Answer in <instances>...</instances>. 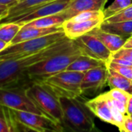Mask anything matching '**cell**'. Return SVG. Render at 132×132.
Instances as JSON below:
<instances>
[{
    "instance_id": "277c9868",
    "label": "cell",
    "mask_w": 132,
    "mask_h": 132,
    "mask_svg": "<svg viewBox=\"0 0 132 132\" xmlns=\"http://www.w3.org/2000/svg\"><path fill=\"white\" fill-rule=\"evenodd\" d=\"M85 72L65 70L39 81L57 97L79 98L82 96L81 85Z\"/></svg>"
},
{
    "instance_id": "d6a6232c",
    "label": "cell",
    "mask_w": 132,
    "mask_h": 132,
    "mask_svg": "<svg viewBox=\"0 0 132 132\" xmlns=\"http://www.w3.org/2000/svg\"><path fill=\"white\" fill-rule=\"evenodd\" d=\"M123 48H127V49L132 48V36L126 40V41L123 46Z\"/></svg>"
},
{
    "instance_id": "9a60e30c",
    "label": "cell",
    "mask_w": 132,
    "mask_h": 132,
    "mask_svg": "<svg viewBox=\"0 0 132 132\" xmlns=\"http://www.w3.org/2000/svg\"><path fill=\"white\" fill-rule=\"evenodd\" d=\"M51 1L54 0H22L21 2L17 3L10 8L7 16L0 21V23H5L13 18L30 13Z\"/></svg>"
},
{
    "instance_id": "4dcf8cb0",
    "label": "cell",
    "mask_w": 132,
    "mask_h": 132,
    "mask_svg": "<svg viewBox=\"0 0 132 132\" xmlns=\"http://www.w3.org/2000/svg\"><path fill=\"white\" fill-rule=\"evenodd\" d=\"M18 3L17 0H0V4L1 5H5L8 6L10 7L16 5Z\"/></svg>"
},
{
    "instance_id": "30bf717a",
    "label": "cell",
    "mask_w": 132,
    "mask_h": 132,
    "mask_svg": "<svg viewBox=\"0 0 132 132\" xmlns=\"http://www.w3.org/2000/svg\"><path fill=\"white\" fill-rule=\"evenodd\" d=\"M73 41L80 48L82 54L99 59L106 64L111 59L112 52L100 40L90 34H85Z\"/></svg>"
},
{
    "instance_id": "6da1fadb",
    "label": "cell",
    "mask_w": 132,
    "mask_h": 132,
    "mask_svg": "<svg viewBox=\"0 0 132 132\" xmlns=\"http://www.w3.org/2000/svg\"><path fill=\"white\" fill-rule=\"evenodd\" d=\"M73 44L74 41L67 37L34 54L1 61L0 87L32 82L27 73L30 66L67 49Z\"/></svg>"
},
{
    "instance_id": "f1b7e54d",
    "label": "cell",
    "mask_w": 132,
    "mask_h": 132,
    "mask_svg": "<svg viewBox=\"0 0 132 132\" xmlns=\"http://www.w3.org/2000/svg\"><path fill=\"white\" fill-rule=\"evenodd\" d=\"M16 128H17V130H18L19 132H40V131H37L36 130H34V129L29 128L27 127H25V126L19 123L16 121Z\"/></svg>"
},
{
    "instance_id": "44dd1931",
    "label": "cell",
    "mask_w": 132,
    "mask_h": 132,
    "mask_svg": "<svg viewBox=\"0 0 132 132\" xmlns=\"http://www.w3.org/2000/svg\"><path fill=\"white\" fill-rule=\"evenodd\" d=\"M64 21L65 20L64 19V17L61 16V13H59L34 20L24 24V26L37 28H50L54 27H61Z\"/></svg>"
},
{
    "instance_id": "ac0fdd59",
    "label": "cell",
    "mask_w": 132,
    "mask_h": 132,
    "mask_svg": "<svg viewBox=\"0 0 132 132\" xmlns=\"http://www.w3.org/2000/svg\"><path fill=\"white\" fill-rule=\"evenodd\" d=\"M99 67H106V64L104 61L94 58L93 57L81 54L69 66L66 70L86 72L89 70Z\"/></svg>"
},
{
    "instance_id": "ba28073f",
    "label": "cell",
    "mask_w": 132,
    "mask_h": 132,
    "mask_svg": "<svg viewBox=\"0 0 132 132\" xmlns=\"http://www.w3.org/2000/svg\"><path fill=\"white\" fill-rule=\"evenodd\" d=\"M86 105L101 120L122 128L123 119L126 114L120 112L112 103L106 93L100 94L96 97L86 101Z\"/></svg>"
},
{
    "instance_id": "2e32d148",
    "label": "cell",
    "mask_w": 132,
    "mask_h": 132,
    "mask_svg": "<svg viewBox=\"0 0 132 132\" xmlns=\"http://www.w3.org/2000/svg\"><path fill=\"white\" fill-rule=\"evenodd\" d=\"M59 31H63L61 26L50 27V28H37V27H27L23 25L21 30H20V32L13 40L11 44H15L20 42L38 38Z\"/></svg>"
},
{
    "instance_id": "5b68a950",
    "label": "cell",
    "mask_w": 132,
    "mask_h": 132,
    "mask_svg": "<svg viewBox=\"0 0 132 132\" xmlns=\"http://www.w3.org/2000/svg\"><path fill=\"white\" fill-rule=\"evenodd\" d=\"M65 38L67 37L64 31H59L38 38L10 44L0 52V61L34 54Z\"/></svg>"
},
{
    "instance_id": "83f0119b",
    "label": "cell",
    "mask_w": 132,
    "mask_h": 132,
    "mask_svg": "<svg viewBox=\"0 0 132 132\" xmlns=\"http://www.w3.org/2000/svg\"><path fill=\"white\" fill-rule=\"evenodd\" d=\"M122 128L127 130L129 132H132V117L130 115H125Z\"/></svg>"
},
{
    "instance_id": "8992f818",
    "label": "cell",
    "mask_w": 132,
    "mask_h": 132,
    "mask_svg": "<svg viewBox=\"0 0 132 132\" xmlns=\"http://www.w3.org/2000/svg\"><path fill=\"white\" fill-rule=\"evenodd\" d=\"M32 82L0 87V106L11 110L27 111L46 116L27 93V89Z\"/></svg>"
},
{
    "instance_id": "8d00e7d4",
    "label": "cell",
    "mask_w": 132,
    "mask_h": 132,
    "mask_svg": "<svg viewBox=\"0 0 132 132\" xmlns=\"http://www.w3.org/2000/svg\"><path fill=\"white\" fill-rule=\"evenodd\" d=\"M17 1H18V3H19V2H21V1H22V0H17Z\"/></svg>"
},
{
    "instance_id": "d4e9b609",
    "label": "cell",
    "mask_w": 132,
    "mask_h": 132,
    "mask_svg": "<svg viewBox=\"0 0 132 132\" xmlns=\"http://www.w3.org/2000/svg\"><path fill=\"white\" fill-rule=\"evenodd\" d=\"M132 20V4L127 6L126 9L118 13L117 14L106 19L103 22L113 23V22H121V21H131Z\"/></svg>"
},
{
    "instance_id": "7a4b0ae2",
    "label": "cell",
    "mask_w": 132,
    "mask_h": 132,
    "mask_svg": "<svg viewBox=\"0 0 132 132\" xmlns=\"http://www.w3.org/2000/svg\"><path fill=\"white\" fill-rule=\"evenodd\" d=\"M79 98H59L62 109V126L68 132H90L95 125L93 113Z\"/></svg>"
},
{
    "instance_id": "ffe728a7",
    "label": "cell",
    "mask_w": 132,
    "mask_h": 132,
    "mask_svg": "<svg viewBox=\"0 0 132 132\" xmlns=\"http://www.w3.org/2000/svg\"><path fill=\"white\" fill-rule=\"evenodd\" d=\"M108 69L107 85L110 89H119L132 94V79H130L113 69Z\"/></svg>"
},
{
    "instance_id": "9c48e42d",
    "label": "cell",
    "mask_w": 132,
    "mask_h": 132,
    "mask_svg": "<svg viewBox=\"0 0 132 132\" xmlns=\"http://www.w3.org/2000/svg\"><path fill=\"white\" fill-rule=\"evenodd\" d=\"M10 110L16 122L29 128L40 132H66L59 122L49 117L27 111Z\"/></svg>"
},
{
    "instance_id": "d6986e66",
    "label": "cell",
    "mask_w": 132,
    "mask_h": 132,
    "mask_svg": "<svg viewBox=\"0 0 132 132\" xmlns=\"http://www.w3.org/2000/svg\"><path fill=\"white\" fill-rule=\"evenodd\" d=\"M100 27L106 32L120 36L126 39L132 36V20L113 23L103 22Z\"/></svg>"
},
{
    "instance_id": "7402d4cb",
    "label": "cell",
    "mask_w": 132,
    "mask_h": 132,
    "mask_svg": "<svg viewBox=\"0 0 132 132\" xmlns=\"http://www.w3.org/2000/svg\"><path fill=\"white\" fill-rule=\"evenodd\" d=\"M22 27L23 25L16 22L0 23V40L10 45Z\"/></svg>"
},
{
    "instance_id": "e575fe53",
    "label": "cell",
    "mask_w": 132,
    "mask_h": 132,
    "mask_svg": "<svg viewBox=\"0 0 132 132\" xmlns=\"http://www.w3.org/2000/svg\"><path fill=\"white\" fill-rule=\"evenodd\" d=\"M90 132H103V131L100 130L99 128H97V127H96L95 126V127H94V128H93V130H91Z\"/></svg>"
},
{
    "instance_id": "74e56055",
    "label": "cell",
    "mask_w": 132,
    "mask_h": 132,
    "mask_svg": "<svg viewBox=\"0 0 132 132\" xmlns=\"http://www.w3.org/2000/svg\"><path fill=\"white\" fill-rule=\"evenodd\" d=\"M3 20V19H2V18H0V21H1V20Z\"/></svg>"
},
{
    "instance_id": "4316f807",
    "label": "cell",
    "mask_w": 132,
    "mask_h": 132,
    "mask_svg": "<svg viewBox=\"0 0 132 132\" xmlns=\"http://www.w3.org/2000/svg\"><path fill=\"white\" fill-rule=\"evenodd\" d=\"M111 58H120L132 62V48H120L117 52L112 54Z\"/></svg>"
},
{
    "instance_id": "e0dca14e",
    "label": "cell",
    "mask_w": 132,
    "mask_h": 132,
    "mask_svg": "<svg viewBox=\"0 0 132 132\" xmlns=\"http://www.w3.org/2000/svg\"><path fill=\"white\" fill-rule=\"evenodd\" d=\"M88 34H90L100 40L112 52V54L122 48L127 40L126 38H123L120 36L106 32L103 30L100 27L92 30L88 33Z\"/></svg>"
},
{
    "instance_id": "4fadbf2b",
    "label": "cell",
    "mask_w": 132,
    "mask_h": 132,
    "mask_svg": "<svg viewBox=\"0 0 132 132\" xmlns=\"http://www.w3.org/2000/svg\"><path fill=\"white\" fill-rule=\"evenodd\" d=\"M108 0H72L65 10L61 13L65 20L87 11H103Z\"/></svg>"
},
{
    "instance_id": "484cf974",
    "label": "cell",
    "mask_w": 132,
    "mask_h": 132,
    "mask_svg": "<svg viewBox=\"0 0 132 132\" xmlns=\"http://www.w3.org/2000/svg\"><path fill=\"white\" fill-rule=\"evenodd\" d=\"M106 93L110 97H111L114 100H119L127 105L128 99H129V96H130V94L128 93H127L123 90L119 89H110V91L106 92Z\"/></svg>"
},
{
    "instance_id": "3957f363",
    "label": "cell",
    "mask_w": 132,
    "mask_h": 132,
    "mask_svg": "<svg viewBox=\"0 0 132 132\" xmlns=\"http://www.w3.org/2000/svg\"><path fill=\"white\" fill-rule=\"evenodd\" d=\"M81 54L80 48L74 43L72 46L44 61L33 64L27 70V76L33 82L41 81L49 76L65 71Z\"/></svg>"
},
{
    "instance_id": "f546056e",
    "label": "cell",
    "mask_w": 132,
    "mask_h": 132,
    "mask_svg": "<svg viewBox=\"0 0 132 132\" xmlns=\"http://www.w3.org/2000/svg\"><path fill=\"white\" fill-rule=\"evenodd\" d=\"M10 6H5V5H1L0 4V18H2L3 20L5 19L9 13L10 10Z\"/></svg>"
},
{
    "instance_id": "f35d334b",
    "label": "cell",
    "mask_w": 132,
    "mask_h": 132,
    "mask_svg": "<svg viewBox=\"0 0 132 132\" xmlns=\"http://www.w3.org/2000/svg\"><path fill=\"white\" fill-rule=\"evenodd\" d=\"M130 117H132V114H131V115H130Z\"/></svg>"
},
{
    "instance_id": "7c38bea8",
    "label": "cell",
    "mask_w": 132,
    "mask_h": 132,
    "mask_svg": "<svg viewBox=\"0 0 132 132\" xmlns=\"http://www.w3.org/2000/svg\"><path fill=\"white\" fill-rule=\"evenodd\" d=\"M107 67H99L85 72L81 85L82 96H93L107 84Z\"/></svg>"
},
{
    "instance_id": "52a82bcc",
    "label": "cell",
    "mask_w": 132,
    "mask_h": 132,
    "mask_svg": "<svg viewBox=\"0 0 132 132\" xmlns=\"http://www.w3.org/2000/svg\"><path fill=\"white\" fill-rule=\"evenodd\" d=\"M27 93L46 116L62 125L63 113L58 97L39 82H33L27 87Z\"/></svg>"
},
{
    "instance_id": "836d02e7",
    "label": "cell",
    "mask_w": 132,
    "mask_h": 132,
    "mask_svg": "<svg viewBox=\"0 0 132 132\" xmlns=\"http://www.w3.org/2000/svg\"><path fill=\"white\" fill-rule=\"evenodd\" d=\"M9 46V44H7L6 43H5L4 41H3L2 40H0V52L3 51L5 48H6Z\"/></svg>"
},
{
    "instance_id": "5bb4252c",
    "label": "cell",
    "mask_w": 132,
    "mask_h": 132,
    "mask_svg": "<svg viewBox=\"0 0 132 132\" xmlns=\"http://www.w3.org/2000/svg\"><path fill=\"white\" fill-rule=\"evenodd\" d=\"M103 22V20H93L87 21L68 20L63 23L61 27L65 36L70 40H74L78 37L87 34L94 28L100 27Z\"/></svg>"
},
{
    "instance_id": "603a6c76",
    "label": "cell",
    "mask_w": 132,
    "mask_h": 132,
    "mask_svg": "<svg viewBox=\"0 0 132 132\" xmlns=\"http://www.w3.org/2000/svg\"><path fill=\"white\" fill-rule=\"evenodd\" d=\"M131 4L132 0H114L109 6L104 9V20L117 14Z\"/></svg>"
},
{
    "instance_id": "cb8c5ba5",
    "label": "cell",
    "mask_w": 132,
    "mask_h": 132,
    "mask_svg": "<svg viewBox=\"0 0 132 132\" xmlns=\"http://www.w3.org/2000/svg\"><path fill=\"white\" fill-rule=\"evenodd\" d=\"M106 67L113 69V71L118 72L119 74L130 79H132V66L110 61L109 62L106 63Z\"/></svg>"
},
{
    "instance_id": "d590c367",
    "label": "cell",
    "mask_w": 132,
    "mask_h": 132,
    "mask_svg": "<svg viewBox=\"0 0 132 132\" xmlns=\"http://www.w3.org/2000/svg\"><path fill=\"white\" fill-rule=\"evenodd\" d=\"M119 130H120V132H129V131H127V130H125L123 128H119Z\"/></svg>"
},
{
    "instance_id": "8fae6325",
    "label": "cell",
    "mask_w": 132,
    "mask_h": 132,
    "mask_svg": "<svg viewBox=\"0 0 132 132\" xmlns=\"http://www.w3.org/2000/svg\"><path fill=\"white\" fill-rule=\"evenodd\" d=\"M71 2H72V0H54V1H51V2L39 7L38 9L34 10L33 12H31L30 13L24 14V15L13 18L5 23L16 22L21 25H24V24H26L34 20L38 19V18L52 16V15H55V14H59L67 9V7L69 6V5L70 4Z\"/></svg>"
},
{
    "instance_id": "1f68e13d",
    "label": "cell",
    "mask_w": 132,
    "mask_h": 132,
    "mask_svg": "<svg viewBox=\"0 0 132 132\" xmlns=\"http://www.w3.org/2000/svg\"><path fill=\"white\" fill-rule=\"evenodd\" d=\"M127 114L130 116L132 114V94H130L127 103Z\"/></svg>"
}]
</instances>
